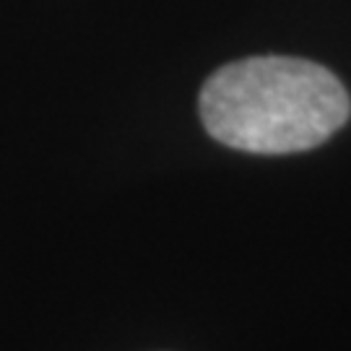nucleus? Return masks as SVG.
Segmentation results:
<instances>
[{
  "label": "nucleus",
  "mask_w": 351,
  "mask_h": 351,
  "mask_svg": "<svg viewBox=\"0 0 351 351\" xmlns=\"http://www.w3.org/2000/svg\"><path fill=\"white\" fill-rule=\"evenodd\" d=\"M351 114L328 68L300 58H247L206 81L201 117L219 143L247 154H297L328 141Z\"/></svg>",
  "instance_id": "f257e3e1"
}]
</instances>
